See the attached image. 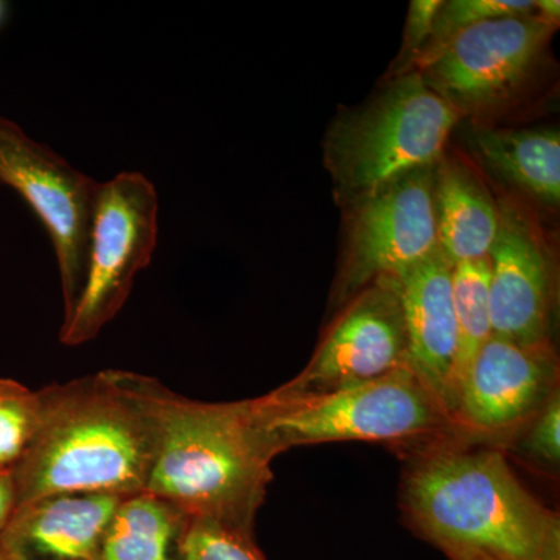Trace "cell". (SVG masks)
I'll return each instance as SVG.
<instances>
[{"mask_svg": "<svg viewBox=\"0 0 560 560\" xmlns=\"http://www.w3.org/2000/svg\"><path fill=\"white\" fill-rule=\"evenodd\" d=\"M124 381L153 431L147 493L168 501L190 521L221 523L254 534L276 458L249 400L187 399L160 381L124 371Z\"/></svg>", "mask_w": 560, "mask_h": 560, "instance_id": "1", "label": "cell"}, {"mask_svg": "<svg viewBox=\"0 0 560 560\" xmlns=\"http://www.w3.org/2000/svg\"><path fill=\"white\" fill-rule=\"evenodd\" d=\"M39 397L38 431L13 469L16 510L60 493L145 492L153 431L124 371L51 383Z\"/></svg>", "mask_w": 560, "mask_h": 560, "instance_id": "2", "label": "cell"}, {"mask_svg": "<svg viewBox=\"0 0 560 560\" xmlns=\"http://www.w3.org/2000/svg\"><path fill=\"white\" fill-rule=\"evenodd\" d=\"M410 522L445 556L560 560L558 512L534 497L497 451H440L405 481Z\"/></svg>", "mask_w": 560, "mask_h": 560, "instance_id": "3", "label": "cell"}, {"mask_svg": "<svg viewBox=\"0 0 560 560\" xmlns=\"http://www.w3.org/2000/svg\"><path fill=\"white\" fill-rule=\"evenodd\" d=\"M459 120L419 72L394 77L370 102L341 110L323 143L337 205L346 209L410 173L436 167Z\"/></svg>", "mask_w": 560, "mask_h": 560, "instance_id": "4", "label": "cell"}, {"mask_svg": "<svg viewBox=\"0 0 560 560\" xmlns=\"http://www.w3.org/2000/svg\"><path fill=\"white\" fill-rule=\"evenodd\" d=\"M249 405L275 456L298 445L399 441L455 425L410 368L318 396L282 399L265 394Z\"/></svg>", "mask_w": 560, "mask_h": 560, "instance_id": "5", "label": "cell"}, {"mask_svg": "<svg viewBox=\"0 0 560 560\" xmlns=\"http://www.w3.org/2000/svg\"><path fill=\"white\" fill-rule=\"evenodd\" d=\"M156 189L145 175L121 172L98 183L88 242L86 276L61 342L94 340L130 298L136 276L149 267L158 242Z\"/></svg>", "mask_w": 560, "mask_h": 560, "instance_id": "6", "label": "cell"}, {"mask_svg": "<svg viewBox=\"0 0 560 560\" xmlns=\"http://www.w3.org/2000/svg\"><path fill=\"white\" fill-rule=\"evenodd\" d=\"M555 31L536 11L481 22L419 73L459 119L488 116L525 90Z\"/></svg>", "mask_w": 560, "mask_h": 560, "instance_id": "7", "label": "cell"}, {"mask_svg": "<svg viewBox=\"0 0 560 560\" xmlns=\"http://www.w3.org/2000/svg\"><path fill=\"white\" fill-rule=\"evenodd\" d=\"M434 173L436 167L410 173L345 209L335 304L345 305L374 280L400 275L440 248Z\"/></svg>", "mask_w": 560, "mask_h": 560, "instance_id": "8", "label": "cell"}, {"mask_svg": "<svg viewBox=\"0 0 560 560\" xmlns=\"http://www.w3.org/2000/svg\"><path fill=\"white\" fill-rule=\"evenodd\" d=\"M0 183L18 191L49 232L60 267L65 319L86 276L88 242L98 183L0 117Z\"/></svg>", "mask_w": 560, "mask_h": 560, "instance_id": "9", "label": "cell"}, {"mask_svg": "<svg viewBox=\"0 0 560 560\" xmlns=\"http://www.w3.org/2000/svg\"><path fill=\"white\" fill-rule=\"evenodd\" d=\"M408 368L399 279L374 280L342 305L307 366L272 396H318Z\"/></svg>", "mask_w": 560, "mask_h": 560, "instance_id": "10", "label": "cell"}, {"mask_svg": "<svg viewBox=\"0 0 560 560\" xmlns=\"http://www.w3.org/2000/svg\"><path fill=\"white\" fill-rule=\"evenodd\" d=\"M500 226L489 254L493 337L547 345L555 311L556 267L550 246L528 210L500 200Z\"/></svg>", "mask_w": 560, "mask_h": 560, "instance_id": "11", "label": "cell"}, {"mask_svg": "<svg viewBox=\"0 0 560 560\" xmlns=\"http://www.w3.org/2000/svg\"><path fill=\"white\" fill-rule=\"evenodd\" d=\"M555 350L490 337L460 382L453 422L495 433L537 415L555 393Z\"/></svg>", "mask_w": 560, "mask_h": 560, "instance_id": "12", "label": "cell"}, {"mask_svg": "<svg viewBox=\"0 0 560 560\" xmlns=\"http://www.w3.org/2000/svg\"><path fill=\"white\" fill-rule=\"evenodd\" d=\"M452 275L453 265L438 248L394 278L400 283L408 368L453 420L456 411L458 330Z\"/></svg>", "mask_w": 560, "mask_h": 560, "instance_id": "13", "label": "cell"}, {"mask_svg": "<svg viewBox=\"0 0 560 560\" xmlns=\"http://www.w3.org/2000/svg\"><path fill=\"white\" fill-rule=\"evenodd\" d=\"M124 497L60 493L14 512L3 544L36 560H101L103 536Z\"/></svg>", "mask_w": 560, "mask_h": 560, "instance_id": "14", "label": "cell"}, {"mask_svg": "<svg viewBox=\"0 0 560 560\" xmlns=\"http://www.w3.org/2000/svg\"><path fill=\"white\" fill-rule=\"evenodd\" d=\"M438 246L453 267L488 259L500 226L499 201L466 161L444 154L434 173Z\"/></svg>", "mask_w": 560, "mask_h": 560, "instance_id": "15", "label": "cell"}, {"mask_svg": "<svg viewBox=\"0 0 560 560\" xmlns=\"http://www.w3.org/2000/svg\"><path fill=\"white\" fill-rule=\"evenodd\" d=\"M469 143L501 183L530 200L559 208L560 132L555 128L510 130L475 127Z\"/></svg>", "mask_w": 560, "mask_h": 560, "instance_id": "16", "label": "cell"}, {"mask_svg": "<svg viewBox=\"0 0 560 560\" xmlns=\"http://www.w3.org/2000/svg\"><path fill=\"white\" fill-rule=\"evenodd\" d=\"M187 521L184 512L160 497H125L103 536L101 560H179Z\"/></svg>", "mask_w": 560, "mask_h": 560, "instance_id": "17", "label": "cell"}, {"mask_svg": "<svg viewBox=\"0 0 560 560\" xmlns=\"http://www.w3.org/2000/svg\"><path fill=\"white\" fill-rule=\"evenodd\" d=\"M490 265L488 259L460 261L453 267L452 285L455 302L458 353H456V401L460 382L471 361L492 337L489 302Z\"/></svg>", "mask_w": 560, "mask_h": 560, "instance_id": "18", "label": "cell"}, {"mask_svg": "<svg viewBox=\"0 0 560 560\" xmlns=\"http://www.w3.org/2000/svg\"><path fill=\"white\" fill-rule=\"evenodd\" d=\"M536 0H448L442 2L433 31L408 72H420L436 60L459 33L490 20L533 14Z\"/></svg>", "mask_w": 560, "mask_h": 560, "instance_id": "19", "label": "cell"}, {"mask_svg": "<svg viewBox=\"0 0 560 560\" xmlns=\"http://www.w3.org/2000/svg\"><path fill=\"white\" fill-rule=\"evenodd\" d=\"M40 422L39 390L0 377V469H14Z\"/></svg>", "mask_w": 560, "mask_h": 560, "instance_id": "20", "label": "cell"}, {"mask_svg": "<svg viewBox=\"0 0 560 560\" xmlns=\"http://www.w3.org/2000/svg\"><path fill=\"white\" fill-rule=\"evenodd\" d=\"M179 560H267L254 534L210 521H187Z\"/></svg>", "mask_w": 560, "mask_h": 560, "instance_id": "21", "label": "cell"}, {"mask_svg": "<svg viewBox=\"0 0 560 560\" xmlns=\"http://www.w3.org/2000/svg\"><path fill=\"white\" fill-rule=\"evenodd\" d=\"M441 5V0H412L410 3L407 24H405L404 44H401L396 68L393 70V79L410 70L412 61L430 38Z\"/></svg>", "mask_w": 560, "mask_h": 560, "instance_id": "22", "label": "cell"}, {"mask_svg": "<svg viewBox=\"0 0 560 560\" xmlns=\"http://www.w3.org/2000/svg\"><path fill=\"white\" fill-rule=\"evenodd\" d=\"M526 451L545 463L558 464L560 459V396L558 390L551 394L544 407L537 412L528 438L523 442Z\"/></svg>", "mask_w": 560, "mask_h": 560, "instance_id": "23", "label": "cell"}, {"mask_svg": "<svg viewBox=\"0 0 560 560\" xmlns=\"http://www.w3.org/2000/svg\"><path fill=\"white\" fill-rule=\"evenodd\" d=\"M18 508L16 480L13 469H0V534L5 530Z\"/></svg>", "mask_w": 560, "mask_h": 560, "instance_id": "24", "label": "cell"}, {"mask_svg": "<svg viewBox=\"0 0 560 560\" xmlns=\"http://www.w3.org/2000/svg\"><path fill=\"white\" fill-rule=\"evenodd\" d=\"M536 14L545 24L558 28L560 20V2L558 0H536Z\"/></svg>", "mask_w": 560, "mask_h": 560, "instance_id": "25", "label": "cell"}, {"mask_svg": "<svg viewBox=\"0 0 560 560\" xmlns=\"http://www.w3.org/2000/svg\"><path fill=\"white\" fill-rule=\"evenodd\" d=\"M0 560H36L0 540Z\"/></svg>", "mask_w": 560, "mask_h": 560, "instance_id": "26", "label": "cell"}, {"mask_svg": "<svg viewBox=\"0 0 560 560\" xmlns=\"http://www.w3.org/2000/svg\"><path fill=\"white\" fill-rule=\"evenodd\" d=\"M447 558L451 560H499L488 558V556L471 555V552H456V555L447 556Z\"/></svg>", "mask_w": 560, "mask_h": 560, "instance_id": "27", "label": "cell"}, {"mask_svg": "<svg viewBox=\"0 0 560 560\" xmlns=\"http://www.w3.org/2000/svg\"><path fill=\"white\" fill-rule=\"evenodd\" d=\"M10 7L9 3L0 0V27L5 24L7 18H9Z\"/></svg>", "mask_w": 560, "mask_h": 560, "instance_id": "28", "label": "cell"}]
</instances>
